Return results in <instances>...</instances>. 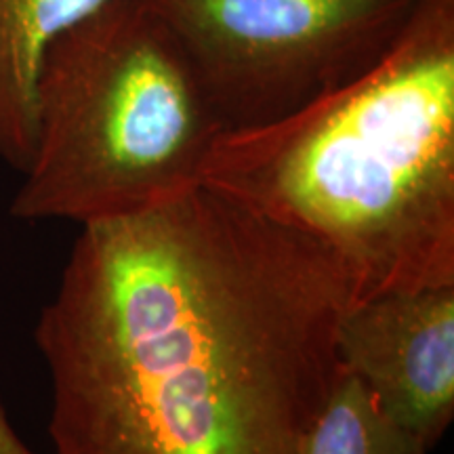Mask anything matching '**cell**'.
<instances>
[{
  "mask_svg": "<svg viewBox=\"0 0 454 454\" xmlns=\"http://www.w3.org/2000/svg\"><path fill=\"white\" fill-rule=\"evenodd\" d=\"M337 356L387 417L434 450L454 417V284L351 303Z\"/></svg>",
  "mask_w": 454,
  "mask_h": 454,
  "instance_id": "5b68a950",
  "label": "cell"
},
{
  "mask_svg": "<svg viewBox=\"0 0 454 454\" xmlns=\"http://www.w3.org/2000/svg\"><path fill=\"white\" fill-rule=\"evenodd\" d=\"M200 185L317 244L354 303L454 284V0H419L351 82L221 135Z\"/></svg>",
  "mask_w": 454,
  "mask_h": 454,
  "instance_id": "7a4b0ae2",
  "label": "cell"
},
{
  "mask_svg": "<svg viewBox=\"0 0 454 454\" xmlns=\"http://www.w3.org/2000/svg\"><path fill=\"white\" fill-rule=\"evenodd\" d=\"M227 130L271 124L377 66L419 0H154Z\"/></svg>",
  "mask_w": 454,
  "mask_h": 454,
  "instance_id": "277c9868",
  "label": "cell"
},
{
  "mask_svg": "<svg viewBox=\"0 0 454 454\" xmlns=\"http://www.w3.org/2000/svg\"><path fill=\"white\" fill-rule=\"evenodd\" d=\"M112 0H0V160L24 175L36 144V87L47 49Z\"/></svg>",
  "mask_w": 454,
  "mask_h": 454,
  "instance_id": "8992f818",
  "label": "cell"
},
{
  "mask_svg": "<svg viewBox=\"0 0 454 454\" xmlns=\"http://www.w3.org/2000/svg\"><path fill=\"white\" fill-rule=\"evenodd\" d=\"M0 454H34L9 421V414L0 404Z\"/></svg>",
  "mask_w": 454,
  "mask_h": 454,
  "instance_id": "ba28073f",
  "label": "cell"
},
{
  "mask_svg": "<svg viewBox=\"0 0 454 454\" xmlns=\"http://www.w3.org/2000/svg\"><path fill=\"white\" fill-rule=\"evenodd\" d=\"M431 448L397 425L354 374L339 368L311 419L299 454H429Z\"/></svg>",
  "mask_w": 454,
  "mask_h": 454,
  "instance_id": "52a82bcc",
  "label": "cell"
},
{
  "mask_svg": "<svg viewBox=\"0 0 454 454\" xmlns=\"http://www.w3.org/2000/svg\"><path fill=\"white\" fill-rule=\"evenodd\" d=\"M351 303L317 244L204 185L81 225L34 331L53 454H299Z\"/></svg>",
  "mask_w": 454,
  "mask_h": 454,
  "instance_id": "6da1fadb",
  "label": "cell"
},
{
  "mask_svg": "<svg viewBox=\"0 0 454 454\" xmlns=\"http://www.w3.org/2000/svg\"><path fill=\"white\" fill-rule=\"evenodd\" d=\"M223 133L154 0H112L47 49L36 144L9 213L84 225L152 211L200 185Z\"/></svg>",
  "mask_w": 454,
  "mask_h": 454,
  "instance_id": "3957f363",
  "label": "cell"
}]
</instances>
